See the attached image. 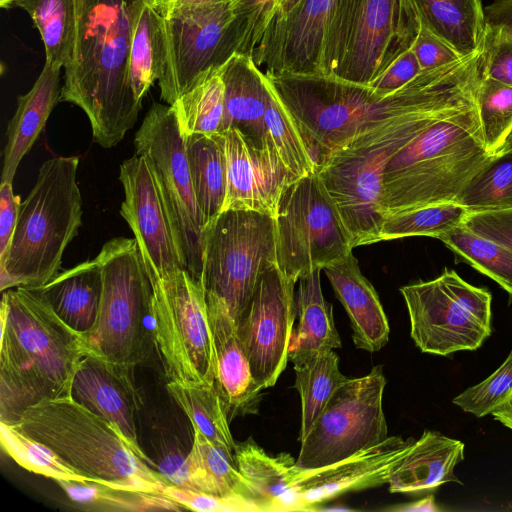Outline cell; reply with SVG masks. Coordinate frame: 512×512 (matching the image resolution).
I'll list each match as a JSON object with an SVG mask.
<instances>
[{
  "mask_svg": "<svg viewBox=\"0 0 512 512\" xmlns=\"http://www.w3.org/2000/svg\"><path fill=\"white\" fill-rule=\"evenodd\" d=\"M235 459L252 487L259 511H301L300 467L289 453L268 454L249 437L236 442Z\"/></svg>",
  "mask_w": 512,
  "mask_h": 512,
  "instance_id": "obj_26",
  "label": "cell"
},
{
  "mask_svg": "<svg viewBox=\"0 0 512 512\" xmlns=\"http://www.w3.org/2000/svg\"><path fill=\"white\" fill-rule=\"evenodd\" d=\"M420 23L461 56L484 44L486 21L482 0H413Z\"/></svg>",
  "mask_w": 512,
  "mask_h": 512,
  "instance_id": "obj_32",
  "label": "cell"
},
{
  "mask_svg": "<svg viewBox=\"0 0 512 512\" xmlns=\"http://www.w3.org/2000/svg\"><path fill=\"white\" fill-rule=\"evenodd\" d=\"M21 201L18 195H14L12 183L0 184V262L4 260L9 250Z\"/></svg>",
  "mask_w": 512,
  "mask_h": 512,
  "instance_id": "obj_52",
  "label": "cell"
},
{
  "mask_svg": "<svg viewBox=\"0 0 512 512\" xmlns=\"http://www.w3.org/2000/svg\"><path fill=\"white\" fill-rule=\"evenodd\" d=\"M413 0H338L323 75L368 85L412 48L420 30Z\"/></svg>",
  "mask_w": 512,
  "mask_h": 512,
  "instance_id": "obj_8",
  "label": "cell"
},
{
  "mask_svg": "<svg viewBox=\"0 0 512 512\" xmlns=\"http://www.w3.org/2000/svg\"><path fill=\"white\" fill-rule=\"evenodd\" d=\"M421 71L414 52L409 49L368 85L378 95L387 96L405 86Z\"/></svg>",
  "mask_w": 512,
  "mask_h": 512,
  "instance_id": "obj_51",
  "label": "cell"
},
{
  "mask_svg": "<svg viewBox=\"0 0 512 512\" xmlns=\"http://www.w3.org/2000/svg\"><path fill=\"white\" fill-rule=\"evenodd\" d=\"M323 270L347 312L354 345L367 352L382 349L389 341L388 319L375 288L360 271L353 253Z\"/></svg>",
  "mask_w": 512,
  "mask_h": 512,
  "instance_id": "obj_24",
  "label": "cell"
},
{
  "mask_svg": "<svg viewBox=\"0 0 512 512\" xmlns=\"http://www.w3.org/2000/svg\"><path fill=\"white\" fill-rule=\"evenodd\" d=\"M226 159V196L222 211L248 210L274 217L284 190L296 177L267 138L257 145L239 130L222 133Z\"/></svg>",
  "mask_w": 512,
  "mask_h": 512,
  "instance_id": "obj_20",
  "label": "cell"
},
{
  "mask_svg": "<svg viewBox=\"0 0 512 512\" xmlns=\"http://www.w3.org/2000/svg\"><path fill=\"white\" fill-rule=\"evenodd\" d=\"M410 336L423 352L448 356L474 351L491 335L492 295L444 269L435 279L400 288Z\"/></svg>",
  "mask_w": 512,
  "mask_h": 512,
  "instance_id": "obj_13",
  "label": "cell"
},
{
  "mask_svg": "<svg viewBox=\"0 0 512 512\" xmlns=\"http://www.w3.org/2000/svg\"><path fill=\"white\" fill-rule=\"evenodd\" d=\"M155 176L184 268L200 280L203 221L190 176L185 139L171 105L154 103L134 137Z\"/></svg>",
  "mask_w": 512,
  "mask_h": 512,
  "instance_id": "obj_14",
  "label": "cell"
},
{
  "mask_svg": "<svg viewBox=\"0 0 512 512\" xmlns=\"http://www.w3.org/2000/svg\"><path fill=\"white\" fill-rule=\"evenodd\" d=\"M464 443L436 431L425 430L394 468L389 481L391 493H420L442 484H462L454 473L464 459Z\"/></svg>",
  "mask_w": 512,
  "mask_h": 512,
  "instance_id": "obj_28",
  "label": "cell"
},
{
  "mask_svg": "<svg viewBox=\"0 0 512 512\" xmlns=\"http://www.w3.org/2000/svg\"><path fill=\"white\" fill-rule=\"evenodd\" d=\"M61 69L45 62L32 88L18 96L16 111L6 130L1 182H13L20 161L30 151L52 110L60 102Z\"/></svg>",
  "mask_w": 512,
  "mask_h": 512,
  "instance_id": "obj_27",
  "label": "cell"
},
{
  "mask_svg": "<svg viewBox=\"0 0 512 512\" xmlns=\"http://www.w3.org/2000/svg\"><path fill=\"white\" fill-rule=\"evenodd\" d=\"M133 370V366L86 355L76 370L71 396L111 424L141 459L151 463L138 441L137 413L142 401Z\"/></svg>",
  "mask_w": 512,
  "mask_h": 512,
  "instance_id": "obj_22",
  "label": "cell"
},
{
  "mask_svg": "<svg viewBox=\"0 0 512 512\" xmlns=\"http://www.w3.org/2000/svg\"><path fill=\"white\" fill-rule=\"evenodd\" d=\"M477 102L434 121L389 160L383 174L384 217L455 202L467 181L491 158Z\"/></svg>",
  "mask_w": 512,
  "mask_h": 512,
  "instance_id": "obj_4",
  "label": "cell"
},
{
  "mask_svg": "<svg viewBox=\"0 0 512 512\" xmlns=\"http://www.w3.org/2000/svg\"><path fill=\"white\" fill-rule=\"evenodd\" d=\"M268 83L269 100L265 112L268 139L274 145L284 164L296 177L300 178L314 173L317 170V165L297 123L281 102L269 80Z\"/></svg>",
  "mask_w": 512,
  "mask_h": 512,
  "instance_id": "obj_44",
  "label": "cell"
},
{
  "mask_svg": "<svg viewBox=\"0 0 512 512\" xmlns=\"http://www.w3.org/2000/svg\"><path fill=\"white\" fill-rule=\"evenodd\" d=\"M78 165L77 156H56L41 165L0 262L1 291L39 287L60 273L64 251L82 224Z\"/></svg>",
  "mask_w": 512,
  "mask_h": 512,
  "instance_id": "obj_7",
  "label": "cell"
},
{
  "mask_svg": "<svg viewBox=\"0 0 512 512\" xmlns=\"http://www.w3.org/2000/svg\"><path fill=\"white\" fill-rule=\"evenodd\" d=\"M18 0H0V6L4 9L15 7V3Z\"/></svg>",
  "mask_w": 512,
  "mask_h": 512,
  "instance_id": "obj_59",
  "label": "cell"
},
{
  "mask_svg": "<svg viewBox=\"0 0 512 512\" xmlns=\"http://www.w3.org/2000/svg\"><path fill=\"white\" fill-rule=\"evenodd\" d=\"M183 137L223 132L224 83L221 66L206 72L197 84L172 105Z\"/></svg>",
  "mask_w": 512,
  "mask_h": 512,
  "instance_id": "obj_38",
  "label": "cell"
},
{
  "mask_svg": "<svg viewBox=\"0 0 512 512\" xmlns=\"http://www.w3.org/2000/svg\"><path fill=\"white\" fill-rule=\"evenodd\" d=\"M491 415L495 420L512 430V391L506 399L491 412Z\"/></svg>",
  "mask_w": 512,
  "mask_h": 512,
  "instance_id": "obj_57",
  "label": "cell"
},
{
  "mask_svg": "<svg viewBox=\"0 0 512 512\" xmlns=\"http://www.w3.org/2000/svg\"><path fill=\"white\" fill-rule=\"evenodd\" d=\"M483 48L461 59L421 71L397 91L381 96L369 85L332 75L265 73L297 123L318 167L359 131L388 118L477 96Z\"/></svg>",
  "mask_w": 512,
  "mask_h": 512,
  "instance_id": "obj_1",
  "label": "cell"
},
{
  "mask_svg": "<svg viewBox=\"0 0 512 512\" xmlns=\"http://www.w3.org/2000/svg\"><path fill=\"white\" fill-rule=\"evenodd\" d=\"M455 202L469 212L512 208V144L492 156L467 181Z\"/></svg>",
  "mask_w": 512,
  "mask_h": 512,
  "instance_id": "obj_41",
  "label": "cell"
},
{
  "mask_svg": "<svg viewBox=\"0 0 512 512\" xmlns=\"http://www.w3.org/2000/svg\"><path fill=\"white\" fill-rule=\"evenodd\" d=\"M301 0H280L278 7L273 15L272 22H275L281 18H283L287 13H289ZM269 26V25H268ZM267 26V27H268Z\"/></svg>",
  "mask_w": 512,
  "mask_h": 512,
  "instance_id": "obj_58",
  "label": "cell"
},
{
  "mask_svg": "<svg viewBox=\"0 0 512 512\" xmlns=\"http://www.w3.org/2000/svg\"><path fill=\"white\" fill-rule=\"evenodd\" d=\"M391 511H399V512H418V511H441L442 509L437 506L435 502L434 495L430 494L425 498L419 499L417 501L407 503L404 505H398L394 507L388 508Z\"/></svg>",
  "mask_w": 512,
  "mask_h": 512,
  "instance_id": "obj_56",
  "label": "cell"
},
{
  "mask_svg": "<svg viewBox=\"0 0 512 512\" xmlns=\"http://www.w3.org/2000/svg\"><path fill=\"white\" fill-rule=\"evenodd\" d=\"M475 102L476 97L380 121L359 131L322 160L316 171L337 206L354 247L378 242L384 219L383 174L393 155L434 121Z\"/></svg>",
  "mask_w": 512,
  "mask_h": 512,
  "instance_id": "obj_5",
  "label": "cell"
},
{
  "mask_svg": "<svg viewBox=\"0 0 512 512\" xmlns=\"http://www.w3.org/2000/svg\"><path fill=\"white\" fill-rule=\"evenodd\" d=\"M0 421L14 424L44 398L71 395L86 356L82 334L69 327L35 289L2 291Z\"/></svg>",
  "mask_w": 512,
  "mask_h": 512,
  "instance_id": "obj_3",
  "label": "cell"
},
{
  "mask_svg": "<svg viewBox=\"0 0 512 512\" xmlns=\"http://www.w3.org/2000/svg\"><path fill=\"white\" fill-rule=\"evenodd\" d=\"M166 389L186 414L193 428L235 457L236 442L229 428L230 420L214 384L168 380Z\"/></svg>",
  "mask_w": 512,
  "mask_h": 512,
  "instance_id": "obj_34",
  "label": "cell"
},
{
  "mask_svg": "<svg viewBox=\"0 0 512 512\" xmlns=\"http://www.w3.org/2000/svg\"><path fill=\"white\" fill-rule=\"evenodd\" d=\"M294 370V388L301 399V442L329 399L348 378L341 373L339 358L333 350L318 353L294 365Z\"/></svg>",
  "mask_w": 512,
  "mask_h": 512,
  "instance_id": "obj_37",
  "label": "cell"
},
{
  "mask_svg": "<svg viewBox=\"0 0 512 512\" xmlns=\"http://www.w3.org/2000/svg\"><path fill=\"white\" fill-rule=\"evenodd\" d=\"M215 357L214 385L229 420L257 414L263 389L256 383L236 325L227 308L206 298Z\"/></svg>",
  "mask_w": 512,
  "mask_h": 512,
  "instance_id": "obj_23",
  "label": "cell"
},
{
  "mask_svg": "<svg viewBox=\"0 0 512 512\" xmlns=\"http://www.w3.org/2000/svg\"><path fill=\"white\" fill-rule=\"evenodd\" d=\"M512 391V351L504 362L485 380L453 398L464 412L482 418L502 403Z\"/></svg>",
  "mask_w": 512,
  "mask_h": 512,
  "instance_id": "obj_46",
  "label": "cell"
},
{
  "mask_svg": "<svg viewBox=\"0 0 512 512\" xmlns=\"http://www.w3.org/2000/svg\"><path fill=\"white\" fill-rule=\"evenodd\" d=\"M277 264L260 277L236 323L239 340L256 383L264 390L276 384L286 368L296 320L294 286Z\"/></svg>",
  "mask_w": 512,
  "mask_h": 512,
  "instance_id": "obj_17",
  "label": "cell"
},
{
  "mask_svg": "<svg viewBox=\"0 0 512 512\" xmlns=\"http://www.w3.org/2000/svg\"><path fill=\"white\" fill-rule=\"evenodd\" d=\"M2 449L24 469L54 481L80 483L94 480L67 464L53 450L25 434L14 424L0 421Z\"/></svg>",
  "mask_w": 512,
  "mask_h": 512,
  "instance_id": "obj_43",
  "label": "cell"
},
{
  "mask_svg": "<svg viewBox=\"0 0 512 512\" xmlns=\"http://www.w3.org/2000/svg\"><path fill=\"white\" fill-rule=\"evenodd\" d=\"M186 156L204 227L222 212L226 196V159L222 133L191 134Z\"/></svg>",
  "mask_w": 512,
  "mask_h": 512,
  "instance_id": "obj_33",
  "label": "cell"
},
{
  "mask_svg": "<svg viewBox=\"0 0 512 512\" xmlns=\"http://www.w3.org/2000/svg\"><path fill=\"white\" fill-rule=\"evenodd\" d=\"M144 0H75L76 36L64 68L60 102L87 115L93 141L116 146L136 123L142 104L132 91L129 61Z\"/></svg>",
  "mask_w": 512,
  "mask_h": 512,
  "instance_id": "obj_2",
  "label": "cell"
},
{
  "mask_svg": "<svg viewBox=\"0 0 512 512\" xmlns=\"http://www.w3.org/2000/svg\"><path fill=\"white\" fill-rule=\"evenodd\" d=\"M68 498L88 511H180L184 508L163 493L114 488L97 482L56 481Z\"/></svg>",
  "mask_w": 512,
  "mask_h": 512,
  "instance_id": "obj_39",
  "label": "cell"
},
{
  "mask_svg": "<svg viewBox=\"0 0 512 512\" xmlns=\"http://www.w3.org/2000/svg\"><path fill=\"white\" fill-rule=\"evenodd\" d=\"M411 49L422 71L439 68L464 57L422 24Z\"/></svg>",
  "mask_w": 512,
  "mask_h": 512,
  "instance_id": "obj_49",
  "label": "cell"
},
{
  "mask_svg": "<svg viewBox=\"0 0 512 512\" xmlns=\"http://www.w3.org/2000/svg\"><path fill=\"white\" fill-rule=\"evenodd\" d=\"M224 83L223 132L239 130L248 140L262 145L267 140L265 112L269 83L251 55L235 52L222 66Z\"/></svg>",
  "mask_w": 512,
  "mask_h": 512,
  "instance_id": "obj_25",
  "label": "cell"
},
{
  "mask_svg": "<svg viewBox=\"0 0 512 512\" xmlns=\"http://www.w3.org/2000/svg\"><path fill=\"white\" fill-rule=\"evenodd\" d=\"M476 102L485 146L494 156L512 137V87L482 75Z\"/></svg>",
  "mask_w": 512,
  "mask_h": 512,
  "instance_id": "obj_45",
  "label": "cell"
},
{
  "mask_svg": "<svg viewBox=\"0 0 512 512\" xmlns=\"http://www.w3.org/2000/svg\"><path fill=\"white\" fill-rule=\"evenodd\" d=\"M274 264L273 216L228 209L204 227L200 281L206 298L221 302L235 325L261 275Z\"/></svg>",
  "mask_w": 512,
  "mask_h": 512,
  "instance_id": "obj_10",
  "label": "cell"
},
{
  "mask_svg": "<svg viewBox=\"0 0 512 512\" xmlns=\"http://www.w3.org/2000/svg\"><path fill=\"white\" fill-rule=\"evenodd\" d=\"M166 62L164 18L145 2L139 12L130 51L129 79L136 100L142 101Z\"/></svg>",
  "mask_w": 512,
  "mask_h": 512,
  "instance_id": "obj_35",
  "label": "cell"
},
{
  "mask_svg": "<svg viewBox=\"0 0 512 512\" xmlns=\"http://www.w3.org/2000/svg\"><path fill=\"white\" fill-rule=\"evenodd\" d=\"M338 0H301L264 31L251 56L271 74L323 75L325 37Z\"/></svg>",
  "mask_w": 512,
  "mask_h": 512,
  "instance_id": "obj_19",
  "label": "cell"
},
{
  "mask_svg": "<svg viewBox=\"0 0 512 512\" xmlns=\"http://www.w3.org/2000/svg\"><path fill=\"white\" fill-rule=\"evenodd\" d=\"M149 281L153 338L167 380L214 384L213 338L201 281L186 269Z\"/></svg>",
  "mask_w": 512,
  "mask_h": 512,
  "instance_id": "obj_12",
  "label": "cell"
},
{
  "mask_svg": "<svg viewBox=\"0 0 512 512\" xmlns=\"http://www.w3.org/2000/svg\"><path fill=\"white\" fill-rule=\"evenodd\" d=\"M102 270L97 319L81 333L86 355L133 366L148 356L152 288L135 238L115 237L96 256Z\"/></svg>",
  "mask_w": 512,
  "mask_h": 512,
  "instance_id": "obj_9",
  "label": "cell"
},
{
  "mask_svg": "<svg viewBox=\"0 0 512 512\" xmlns=\"http://www.w3.org/2000/svg\"><path fill=\"white\" fill-rule=\"evenodd\" d=\"M486 36L512 39V0H495L484 7Z\"/></svg>",
  "mask_w": 512,
  "mask_h": 512,
  "instance_id": "obj_53",
  "label": "cell"
},
{
  "mask_svg": "<svg viewBox=\"0 0 512 512\" xmlns=\"http://www.w3.org/2000/svg\"><path fill=\"white\" fill-rule=\"evenodd\" d=\"M385 386L381 365L364 376L348 378L300 442L296 464L304 469L328 466L385 440Z\"/></svg>",
  "mask_w": 512,
  "mask_h": 512,
  "instance_id": "obj_15",
  "label": "cell"
},
{
  "mask_svg": "<svg viewBox=\"0 0 512 512\" xmlns=\"http://www.w3.org/2000/svg\"><path fill=\"white\" fill-rule=\"evenodd\" d=\"M463 226L479 236L512 250V208L469 212Z\"/></svg>",
  "mask_w": 512,
  "mask_h": 512,
  "instance_id": "obj_48",
  "label": "cell"
},
{
  "mask_svg": "<svg viewBox=\"0 0 512 512\" xmlns=\"http://www.w3.org/2000/svg\"><path fill=\"white\" fill-rule=\"evenodd\" d=\"M193 431V443L185 457L188 489L243 500L259 511L252 487L240 472L235 457L196 428Z\"/></svg>",
  "mask_w": 512,
  "mask_h": 512,
  "instance_id": "obj_31",
  "label": "cell"
},
{
  "mask_svg": "<svg viewBox=\"0 0 512 512\" xmlns=\"http://www.w3.org/2000/svg\"><path fill=\"white\" fill-rule=\"evenodd\" d=\"M509 144H512V137H511V139H510V141H509L508 145H509Z\"/></svg>",
  "mask_w": 512,
  "mask_h": 512,
  "instance_id": "obj_60",
  "label": "cell"
},
{
  "mask_svg": "<svg viewBox=\"0 0 512 512\" xmlns=\"http://www.w3.org/2000/svg\"><path fill=\"white\" fill-rule=\"evenodd\" d=\"M38 29L45 47V62L65 68L73 58L76 36L75 0H18Z\"/></svg>",
  "mask_w": 512,
  "mask_h": 512,
  "instance_id": "obj_36",
  "label": "cell"
},
{
  "mask_svg": "<svg viewBox=\"0 0 512 512\" xmlns=\"http://www.w3.org/2000/svg\"><path fill=\"white\" fill-rule=\"evenodd\" d=\"M482 75L512 87V39L485 35Z\"/></svg>",
  "mask_w": 512,
  "mask_h": 512,
  "instance_id": "obj_50",
  "label": "cell"
},
{
  "mask_svg": "<svg viewBox=\"0 0 512 512\" xmlns=\"http://www.w3.org/2000/svg\"><path fill=\"white\" fill-rule=\"evenodd\" d=\"M276 263L295 282L352 252L350 232L317 171L292 182L274 215Z\"/></svg>",
  "mask_w": 512,
  "mask_h": 512,
  "instance_id": "obj_11",
  "label": "cell"
},
{
  "mask_svg": "<svg viewBox=\"0 0 512 512\" xmlns=\"http://www.w3.org/2000/svg\"><path fill=\"white\" fill-rule=\"evenodd\" d=\"M185 457L186 455L170 452L159 464L158 472L168 485L188 489Z\"/></svg>",
  "mask_w": 512,
  "mask_h": 512,
  "instance_id": "obj_54",
  "label": "cell"
},
{
  "mask_svg": "<svg viewBox=\"0 0 512 512\" xmlns=\"http://www.w3.org/2000/svg\"><path fill=\"white\" fill-rule=\"evenodd\" d=\"M458 262H465L493 279L508 294L512 304V250L479 236L461 225L438 238Z\"/></svg>",
  "mask_w": 512,
  "mask_h": 512,
  "instance_id": "obj_40",
  "label": "cell"
},
{
  "mask_svg": "<svg viewBox=\"0 0 512 512\" xmlns=\"http://www.w3.org/2000/svg\"><path fill=\"white\" fill-rule=\"evenodd\" d=\"M320 272L316 269L299 279L295 298L297 324L293 326L288 353L294 365L342 346L333 307L322 294Z\"/></svg>",
  "mask_w": 512,
  "mask_h": 512,
  "instance_id": "obj_30",
  "label": "cell"
},
{
  "mask_svg": "<svg viewBox=\"0 0 512 512\" xmlns=\"http://www.w3.org/2000/svg\"><path fill=\"white\" fill-rule=\"evenodd\" d=\"M102 285V270L95 257L60 272L45 285L29 288L41 294L69 327L84 333L97 319Z\"/></svg>",
  "mask_w": 512,
  "mask_h": 512,
  "instance_id": "obj_29",
  "label": "cell"
},
{
  "mask_svg": "<svg viewBox=\"0 0 512 512\" xmlns=\"http://www.w3.org/2000/svg\"><path fill=\"white\" fill-rule=\"evenodd\" d=\"M164 28L166 62L158 82L161 99L168 105L240 49L233 2L201 6L164 18Z\"/></svg>",
  "mask_w": 512,
  "mask_h": 512,
  "instance_id": "obj_16",
  "label": "cell"
},
{
  "mask_svg": "<svg viewBox=\"0 0 512 512\" xmlns=\"http://www.w3.org/2000/svg\"><path fill=\"white\" fill-rule=\"evenodd\" d=\"M469 211L456 202L422 206L384 217L378 242L411 236L439 238L463 225Z\"/></svg>",
  "mask_w": 512,
  "mask_h": 512,
  "instance_id": "obj_42",
  "label": "cell"
},
{
  "mask_svg": "<svg viewBox=\"0 0 512 512\" xmlns=\"http://www.w3.org/2000/svg\"><path fill=\"white\" fill-rule=\"evenodd\" d=\"M234 0H144L163 18L169 19L177 14L206 5L233 2Z\"/></svg>",
  "mask_w": 512,
  "mask_h": 512,
  "instance_id": "obj_55",
  "label": "cell"
},
{
  "mask_svg": "<svg viewBox=\"0 0 512 512\" xmlns=\"http://www.w3.org/2000/svg\"><path fill=\"white\" fill-rule=\"evenodd\" d=\"M162 493L185 510L200 512L257 511L253 505L243 500L218 497L168 484Z\"/></svg>",
  "mask_w": 512,
  "mask_h": 512,
  "instance_id": "obj_47",
  "label": "cell"
},
{
  "mask_svg": "<svg viewBox=\"0 0 512 512\" xmlns=\"http://www.w3.org/2000/svg\"><path fill=\"white\" fill-rule=\"evenodd\" d=\"M414 442L412 437L388 436L334 464L314 469L300 468L298 495L301 511L317 510V505L347 492L388 483L394 468Z\"/></svg>",
  "mask_w": 512,
  "mask_h": 512,
  "instance_id": "obj_21",
  "label": "cell"
},
{
  "mask_svg": "<svg viewBox=\"0 0 512 512\" xmlns=\"http://www.w3.org/2000/svg\"><path fill=\"white\" fill-rule=\"evenodd\" d=\"M119 179L124 190L120 215L134 234L149 280L185 269L147 159L135 153L123 161Z\"/></svg>",
  "mask_w": 512,
  "mask_h": 512,
  "instance_id": "obj_18",
  "label": "cell"
},
{
  "mask_svg": "<svg viewBox=\"0 0 512 512\" xmlns=\"http://www.w3.org/2000/svg\"><path fill=\"white\" fill-rule=\"evenodd\" d=\"M14 425L94 482L149 493L167 485L111 424L71 395L36 402Z\"/></svg>",
  "mask_w": 512,
  "mask_h": 512,
  "instance_id": "obj_6",
  "label": "cell"
}]
</instances>
